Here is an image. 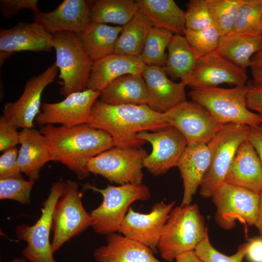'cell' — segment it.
<instances>
[{
	"instance_id": "6da1fadb",
	"label": "cell",
	"mask_w": 262,
	"mask_h": 262,
	"mask_svg": "<svg viewBox=\"0 0 262 262\" xmlns=\"http://www.w3.org/2000/svg\"><path fill=\"white\" fill-rule=\"evenodd\" d=\"M39 131L46 138L53 161L64 164L80 180L89 176L87 164L90 158L116 147L108 133L87 124L70 127L48 124Z\"/></svg>"
},
{
	"instance_id": "7a4b0ae2",
	"label": "cell",
	"mask_w": 262,
	"mask_h": 262,
	"mask_svg": "<svg viewBox=\"0 0 262 262\" xmlns=\"http://www.w3.org/2000/svg\"><path fill=\"white\" fill-rule=\"evenodd\" d=\"M91 127L105 131L117 146L139 147L145 142L136 138L144 131H156L170 126L164 114L147 105H110L97 100L92 108Z\"/></svg>"
},
{
	"instance_id": "3957f363",
	"label": "cell",
	"mask_w": 262,
	"mask_h": 262,
	"mask_svg": "<svg viewBox=\"0 0 262 262\" xmlns=\"http://www.w3.org/2000/svg\"><path fill=\"white\" fill-rule=\"evenodd\" d=\"M208 234L196 204L173 208L163 228L157 246L161 257L172 262L184 252L195 250Z\"/></svg>"
},
{
	"instance_id": "277c9868",
	"label": "cell",
	"mask_w": 262,
	"mask_h": 262,
	"mask_svg": "<svg viewBox=\"0 0 262 262\" xmlns=\"http://www.w3.org/2000/svg\"><path fill=\"white\" fill-rule=\"evenodd\" d=\"M85 189L101 194V203L90 213L91 227L101 235L117 232L131 205L136 201H145L150 197L148 188L145 184H126L119 186L108 185L100 189L90 184Z\"/></svg>"
},
{
	"instance_id": "5b68a950",
	"label": "cell",
	"mask_w": 262,
	"mask_h": 262,
	"mask_svg": "<svg viewBox=\"0 0 262 262\" xmlns=\"http://www.w3.org/2000/svg\"><path fill=\"white\" fill-rule=\"evenodd\" d=\"M247 84L224 88L213 87L192 89L189 96L205 108L219 123H236L254 127L262 124L256 113L246 104Z\"/></svg>"
},
{
	"instance_id": "8992f818",
	"label": "cell",
	"mask_w": 262,
	"mask_h": 262,
	"mask_svg": "<svg viewBox=\"0 0 262 262\" xmlns=\"http://www.w3.org/2000/svg\"><path fill=\"white\" fill-rule=\"evenodd\" d=\"M55 62L62 80L60 94L66 97L87 89L94 62L89 57L76 33L63 32L53 33Z\"/></svg>"
},
{
	"instance_id": "52a82bcc",
	"label": "cell",
	"mask_w": 262,
	"mask_h": 262,
	"mask_svg": "<svg viewBox=\"0 0 262 262\" xmlns=\"http://www.w3.org/2000/svg\"><path fill=\"white\" fill-rule=\"evenodd\" d=\"M250 127L236 123L225 124L208 143L210 164L199 187L200 195L212 197L225 180L240 145L248 138Z\"/></svg>"
},
{
	"instance_id": "ba28073f",
	"label": "cell",
	"mask_w": 262,
	"mask_h": 262,
	"mask_svg": "<svg viewBox=\"0 0 262 262\" xmlns=\"http://www.w3.org/2000/svg\"><path fill=\"white\" fill-rule=\"evenodd\" d=\"M66 185V182H53L47 199L42 203L41 214L36 223L32 226L18 225L16 228L15 233L18 239L27 243L22 254L29 262H56L49 237L54 208Z\"/></svg>"
},
{
	"instance_id": "9c48e42d",
	"label": "cell",
	"mask_w": 262,
	"mask_h": 262,
	"mask_svg": "<svg viewBox=\"0 0 262 262\" xmlns=\"http://www.w3.org/2000/svg\"><path fill=\"white\" fill-rule=\"evenodd\" d=\"M147 152L139 147L117 146L90 158L87 168L119 185L142 183L143 162Z\"/></svg>"
},
{
	"instance_id": "30bf717a",
	"label": "cell",
	"mask_w": 262,
	"mask_h": 262,
	"mask_svg": "<svg viewBox=\"0 0 262 262\" xmlns=\"http://www.w3.org/2000/svg\"><path fill=\"white\" fill-rule=\"evenodd\" d=\"M82 198L78 183L67 180L52 215L51 246L53 252L91 226L90 214L85 210Z\"/></svg>"
},
{
	"instance_id": "8fae6325",
	"label": "cell",
	"mask_w": 262,
	"mask_h": 262,
	"mask_svg": "<svg viewBox=\"0 0 262 262\" xmlns=\"http://www.w3.org/2000/svg\"><path fill=\"white\" fill-rule=\"evenodd\" d=\"M212 197L216 207L215 221L222 229H232L237 220L250 226L255 225L258 216L259 194L224 183Z\"/></svg>"
},
{
	"instance_id": "7c38bea8",
	"label": "cell",
	"mask_w": 262,
	"mask_h": 262,
	"mask_svg": "<svg viewBox=\"0 0 262 262\" xmlns=\"http://www.w3.org/2000/svg\"><path fill=\"white\" fill-rule=\"evenodd\" d=\"M246 69L234 64L216 49L198 59L191 74L183 82L193 89L247 84Z\"/></svg>"
},
{
	"instance_id": "4fadbf2b",
	"label": "cell",
	"mask_w": 262,
	"mask_h": 262,
	"mask_svg": "<svg viewBox=\"0 0 262 262\" xmlns=\"http://www.w3.org/2000/svg\"><path fill=\"white\" fill-rule=\"evenodd\" d=\"M136 138L152 146V151L143 160V166L155 176L177 166L188 146L185 137L172 126L153 132H140Z\"/></svg>"
},
{
	"instance_id": "5bb4252c",
	"label": "cell",
	"mask_w": 262,
	"mask_h": 262,
	"mask_svg": "<svg viewBox=\"0 0 262 262\" xmlns=\"http://www.w3.org/2000/svg\"><path fill=\"white\" fill-rule=\"evenodd\" d=\"M165 120L185 137L188 145L207 144L222 128L202 105L194 101H184L164 113Z\"/></svg>"
},
{
	"instance_id": "9a60e30c",
	"label": "cell",
	"mask_w": 262,
	"mask_h": 262,
	"mask_svg": "<svg viewBox=\"0 0 262 262\" xmlns=\"http://www.w3.org/2000/svg\"><path fill=\"white\" fill-rule=\"evenodd\" d=\"M100 94V91L86 89L73 93L60 102L43 103L35 122L40 125L59 124L69 127L88 124L92 119L93 105Z\"/></svg>"
},
{
	"instance_id": "2e32d148",
	"label": "cell",
	"mask_w": 262,
	"mask_h": 262,
	"mask_svg": "<svg viewBox=\"0 0 262 262\" xmlns=\"http://www.w3.org/2000/svg\"><path fill=\"white\" fill-rule=\"evenodd\" d=\"M58 70L54 62L41 74L28 80L20 98L5 103L2 115L18 128H33V121L40 112L43 91L54 81Z\"/></svg>"
},
{
	"instance_id": "e0dca14e",
	"label": "cell",
	"mask_w": 262,
	"mask_h": 262,
	"mask_svg": "<svg viewBox=\"0 0 262 262\" xmlns=\"http://www.w3.org/2000/svg\"><path fill=\"white\" fill-rule=\"evenodd\" d=\"M175 203V201L168 204L163 201L157 202L146 214L135 212L130 207L117 232L155 252L163 228Z\"/></svg>"
},
{
	"instance_id": "ac0fdd59",
	"label": "cell",
	"mask_w": 262,
	"mask_h": 262,
	"mask_svg": "<svg viewBox=\"0 0 262 262\" xmlns=\"http://www.w3.org/2000/svg\"><path fill=\"white\" fill-rule=\"evenodd\" d=\"M52 35L39 23L19 22L0 30V66L14 53L22 51L49 52L53 48Z\"/></svg>"
},
{
	"instance_id": "d6986e66",
	"label": "cell",
	"mask_w": 262,
	"mask_h": 262,
	"mask_svg": "<svg viewBox=\"0 0 262 262\" xmlns=\"http://www.w3.org/2000/svg\"><path fill=\"white\" fill-rule=\"evenodd\" d=\"M34 22L49 33L68 32L78 34L91 22L90 6L84 0H64L49 12H33Z\"/></svg>"
},
{
	"instance_id": "ffe728a7",
	"label": "cell",
	"mask_w": 262,
	"mask_h": 262,
	"mask_svg": "<svg viewBox=\"0 0 262 262\" xmlns=\"http://www.w3.org/2000/svg\"><path fill=\"white\" fill-rule=\"evenodd\" d=\"M142 76L148 94L147 105L153 111L164 114L187 100L186 85L181 81L175 82L170 80L163 67L147 66Z\"/></svg>"
},
{
	"instance_id": "44dd1931",
	"label": "cell",
	"mask_w": 262,
	"mask_h": 262,
	"mask_svg": "<svg viewBox=\"0 0 262 262\" xmlns=\"http://www.w3.org/2000/svg\"><path fill=\"white\" fill-rule=\"evenodd\" d=\"M146 66L139 57L115 53L109 55L94 62L87 89L101 92L121 76L142 75Z\"/></svg>"
},
{
	"instance_id": "7402d4cb",
	"label": "cell",
	"mask_w": 262,
	"mask_h": 262,
	"mask_svg": "<svg viewBox=\"0 0 262 262\" xmlns=\"http://www.w3.org/2000/svg\"><path fill=\"white\" fill-rule=\"evenodd\" d=\"M225 183L245 188L258 194L262 190V164L247 139L238 147Z\"/></svg>"
},
{
	"instance_id": "603a6c76",
	"label": "cell",
	"mask_w": 262,
	"mask_h": 262,
	"mask_svg": "<svg viewBox=\"0 0 262 262\" xmlns=\"http://www.w3.org/2000/svg\"><path fill=\"white\" fill-rule=\"evenodd\" d=\"M20 147L17 163L22 172L29 180L35 181L40 176L44 165L53 161L45 136L33 128L23 129L19 132Z\"/></svg>"
},
{
	"instance_id": "cb8c5ba5",
	"label": "cell",
	"mask_w": 262,
	"mask_h": 262,
	"mask_svg": "<svg viewBox=\"0 0 262 262\" xmlns=\"http://www.w3.org/2000/svg\"><path fill=\"white\" fill-rule=\"evenodd\" d=\"M210 160L207 144L198 143L187 147L177 165L184 188L181 206L191 204L193 196L200 187L208 169Z\"/></svg>"
},
{
	"instance_id": "d4e9b609",
	"label": "cell",
	"mask_w": 262,
	"mask_h": 262,
	"mask_svg": "<svg viewBox=\"0 0 262 262\" xmlns=\"http://www.w3.org/2000/svg\"><path fill=\"white\" fill-rule=\"evenodd\" d=\"M106 243L95 250L98 262H162L147 246L115 232L107 235Z\"/></svg>"
},
{
	"instance_id": "484cf974",
	"label": "cell",
	"mask_w": 262,
	"mask_h": 262,
	"mask_svg": "<svg viewBox=\"0 0 262 262\" xmlns=\"http://www.w3.org/2000/svg\"><path fill=\"white\" fill-rule=\"evenodd\" d=\"M99 100L110 105H147L148 97L145 80L142 75L121 76L101 92Z\"/></svg>"
},
{
	"instance_id": "4316f807",
	"label": "cell",
	"mask_w": 262,
	"mask_h": 262,
	"mask_svg": "<svg viewBox=\"0 0 262 262\" xmlns=\"http://www.w3.org/2000/svg\"><path fill=\"white\" fill-rule=\"evenodd\" d=\"M140 11L151 21L153 26L184 35L185 12L173 0H136Z\"/></svg>"
},
{
	"instance_id": "83f0119b",
	"label": "cell",
	"mask_w": 262,
	"mask_h": 262,
	"mask_svg": "<svg viewBox=\"0 0 262 262\" xmlns=\"http://www.w3.org/2000/svg\"><path fill=\"white\" fill-rule=\"evenodd\" d=\"M122 26L91 22L77 34L84 49L93 62L115 53Z\"/></svg>"
},
{
	"instance_id": "f1b7e54d",
	"label": "cell",
	"mask_w": 262,
	"mask_h": 262,
	"mask_svg": "<svg viewBox=\"0 0 262 262\" xmlns=\"http://www.w3.org/2000/svg\"><path fill=\"white\" fill-rule=\"evenodd\" d=\"M262 48V32L221 36L217 50L238 66L249 67L252 57Z\"/></svg>"
},
{
	"instance_id": "f546056e",
	"label": "cell",
	"mask_w": 262,
	"mask_h": 262,
	"mask_svg": "<svg viewBox=\"0 0 262 262\" xmlns=\"http://www.w3.org/2000/svg\"><path fill=\"white\" fill-rule=\"evenodd\" d=\"M153 26L149 19L139 10L128 23L122 26L115 53L139 57Z\"/></svg>"
},
{
	"instance_id": "4dcf8cb0",
	"label": "cell",
	"mask_w": 262,
	"mask_h": 262,
	"mask_svg": "<svg viewBox=\"0 0 262 262\" xmlns=\"http://www.w3.org/2000/svg\"><path fill=\"white\" fill-rule=\"evenodd\" d=\"M91 22L122 26L139 11L136 0H88Z\"/></svg>"
},
{
	"instance_id": "1f68e13d",
	"label": "cell",
	"mask_w": 262,
	"mask_h": 262,
	"mask_svg": "<svg viewBox=\"0 0 262 262\" xmlns=\"http://www.w3.org/2000/svg\"><path fill=\"white\" fill-rule=\"evenodd\" d=\"M166 73L182 81L192 73L197 59L184 35L174 34L167 47Z\"/></svg>"
},
{
	"instance_id": "d6a6232c",
	"label": "cell",
	"mask_w": 262,
	"mask_h": 262,
	"mask_svg": "<svg viewBox=\"0 0 262 262\" xmlns=\"http://www.w3.org/2000/svg\"><path fill=\"white\" fill-rule=\"evenodd\" d=\"M173 35L169 30L153 26L139 57L146 66L164 67L167 56L166 49Z\"/></svg>"
},
{
	"instance_id": "836d02e7",
	"label": "cell",
	"mask_w": 262,
	"mask_h": 262,
	"mask_svg": "<svg viewBox=\"0 0 262 262\" xmlns=\"http://www.w3.org/2000/svg\"><path fill=\"white\" fill-rule=\"evenodd\" d=\"M262 0H244L238 11L232 29L228 34H256L262 32Z\"/></svg>"
},
{
	"instance_id": "e575fe53",
	"label": "cell",
	"mask_w": 262,
	"mask_h": 262,
	"mask_svg": "<svg viewBox=\"0 0 262 262\" xmlns=\"http://www.w3.org/2000/svg\"><path fill=\"white\" fill-rule=\"evenodd\" d=\"M244 0H207L213 26L221 36L229 33Z\"/></svg>"
},
{
	"instance_id": "d590c367",
	"label": "cell",
	"mask_w": 262,
	"mask_h": 262,
	"mask_svg": "<svg viewBox=\"0 0 262 262\" xmlns=\"http://www.w3.org/2000/svg\"><path fill=\"white\" fill-rule=\"evenodd\" d=\"M184 36L197 59L216 50L221 37L213 25L199 31L186 30Z\"/></svg>"
},
{
	"instance_id": "8d00e7d4",
	"label": "cell",
	"mask_w": 262,
	"mask_h": 262,
	"mask_svg": "<svg viewBox=\"0 0 262 262\" xmlns=\"http://www.w3.org/2000/svg\"><path fill=\"white\" fill-rule=\"evenodd\" d=\"M34 182L24 178L0 179V199H11L22 204H29Z\"/></svg>"
},
{
	"instance_id": "74e56055",
	"label": "cell",
	"mask_w": 262,
	"mask_h": 262,
	"mask_svg": "<svg viewBox=\"0 0 262 262\" xmlns=\"http://www.w3.org/2000/svg\"><path fill=\"white\" fill-rule=\"evenodd\" d=\"M186 30L199 31L213 25L207 0H190L185 12Z\"/></svg>"
},
{
	"instance_id": "f35d334b",
	"label": "cell",
	"mask_w": 262,
	"mask_h": 262,
	"mask_svg": "<svg viewBox=\"0 0 262 262\" xmlns=\"http://www.w3.org/2000/svg\"><path fill=\"white\" fill-rule=\"evenodd\" d=\"M247 245V243L240 245L235 253L227 256L212 246L207 234L197 246L195 251L203 262H242L246 253Z\"/></svg>"
},
{
	"instance_id": "ab89813d",
	"label": "cell",
	"mask_w": 262,
	"mask_h": 262,
	"mask_svg": "<svg viewBox=\"0 0 262 262\" xmlns=\"http://www.w3.org/2000/svg\"><path fill=\"white\" fill-rule=\"evenodd\" d=\"M2 152L0 157V179L24 178L17 163L18 150L16 147Z\"/></svg>"
},
{
	"instance_id": "60d3db41",
	"label": "cell",
	"mask_w": 262,
	"mask_h": 262,
	"mask_svg": "<svg viewBox=\"0 0 262 262\" xmlns=\"http://www.w3.org/2000/svg\"><path fill=\"white\" fill-rule=\"evenodd\" d=\"M18 128L2 115L0 118V151L3 152L20 143Z\"/></svg>"
},
{
	"instance_id": "b9f144b4",
	"label": "cell",
	"mask_w": 262,
	"mask_h": 262,
	"mask_svg": "<svg viewBox=\"0 0 262 262\" xmlns=\"http://www.w3.org/2000/svg\"><path fill=\"white\" fill-rule=\"evenodd\" d=\"M37 0H0V9L4 18L12 17L24 9L39 10Z\"/></svg>"
},
{
	"instance_id": "7bdbcfd3",
	"label": "cell",
	"mask_w": 262,
	"mask_h": 262,
	"mask_svg": "<svg viewBox=\"0 0 262 262\" xmlns=\"http://www.w3.org/2000/svg\"><path fill=\"white\" fill-rule=\"evenodd\" d=\"M247 107L258 115L262 120V84H255L250 81L247 82Z\"/></svg>"
},
{
	"instance_id": "ee69618b",
	"label": "cell",
	"mask_w": 262,
	"mask_h": 262,
	"mask_svg": "<svg viewBox=\"0 0 262 262\" xmlns=\"http://www.w3.org/2000/svg\"><path fill=\"white\" fill-rule=\"evenodd\" d=\"M246 256L249 262H262V238L251 239L247 243Z\"/></svg>"
},
{
	"instance_id": "f6af8a7d",
	"label": "cell",
	"mask_w": 262,
	"mask_h": 262,
	"mask_svg": "<svg viewBox=\"0 0 262 262\" xmlns=\"http://www.w3.org/2000/svg\"><path fill=\"white\" fill-rule=\"evenodd\" d=\"M247 140L255 150L262 164V124L250 127Z\"/></svg>"
},
{
	"instance_id": "bcb514c9",
	"label": "cell",
	"mask_w": 262,
	"mask_h": 262,
	"mask_svg": "<svg viewBox=\"0 0 262 262\" xmlns=\"http://www.w3.org/2000/svg\"><path fill=\"white\" fill-rule=\"evenodd\" d=\"M176 262H203L196 255L195 250L182 253L175 258Z\"/></svg>"
},
{
	"instance_id": "7dc6e473",
	"label": "cell",
	"mask_w": 262,
	"mask_h": 262,
	"mask_svg": "<svg viewBox=\"0 0 262 262\" xmlns=\"http://www.w3.org/2000/svg\"><path fill=\"white\" fill-rule=\"evenodd\" d=\"M255 226L258 229L260 237L262 238V190L259 194V207L258 216Z\"/></svg>"
},
{
	"instance_id": "c3c4849f",
	"label": "cell",
	"mask_w": 262,
	"mask_h": 262,
	"mask_svg": "<svg viewBox=\"0 0 262 262\" xmlns=\"http://www.w3.org/2000/svg\"><path fill=\"white\" fill-rule=\"evenodd\" d=\"M252 80L255 84H262V67L250 68Z\"/></svg>"
},
{
	"instance_id": "681fc988",
	"label": "cell",
	"mask_w": 262,
	"mask_h": 262,
	"mask_svg": "<svg viewBox=\"0 0 262 262\" xmlns=\"http://www.w3.org/2000/svg\"><path fill=\"white\" fill-rule=\"evenodd\" d=\"M250 68L262 67V48L252 57Z\"/></svg>"
},
{
	"instance_id": "f907efd6",
	"label": "cell",
	"mask_w": 262,
	"mask_h": 262,
	"mask_svg": "<svg viewBox=\"0 0 262 262\" xmlns=\"http://www.w3.org/2000/svg\"><path fill=\"white\" fill-rule=\"evenodd\" d=\"M11 262H27L25 258H17L13 259Z\"/></svg>"
},
{
	"instance_id": "816d5d0a",
	"label": "cell",
	"mask_w": 262,
	"mask_h": 262,
	"mask_svg": "<svg viewBox=\"0 0 262 262\" xmlns=\"http://www.w3.org/2000/svg\"><path fill=\"white\" fill-rule=\"evenodd\" d=\"M261 30L262 31V16L261 21Z\"/></svg>"
}]
</instances>
